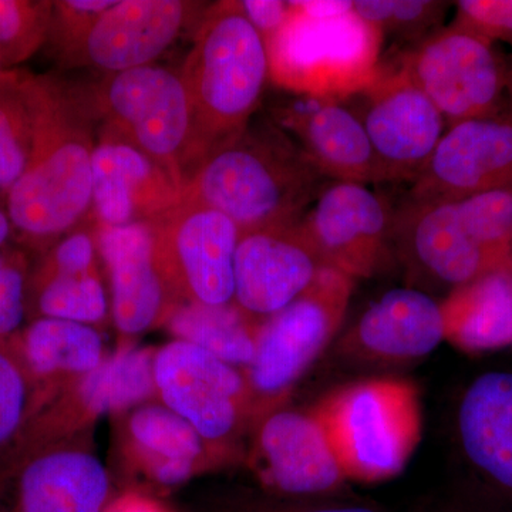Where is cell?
Returning a JSON list of instances; mask_svg holds the SVG:
<instances>
[{
    "mask_svg": "<svg viewBox=\"0 0 512 512\" xmlns=\"http://www.w3.org/2000/svg\"><path fill=\"white\" fill-rule=\"evenodd\" d=\"M505 93H507V106L512 114V56L507 59V77H505Z\"/></svg>",
    "mask_w": 512,
    "mask_h": 512,
    "instance_id": "cell-45",
    "label": "cell"
},
{
    "mask_svg": "<svg viewBox=\"0 0 512 512\" xmlns=\"http://www.w3.org/2000/svg\"><path fill=\"white\" fill-rule=\"evenodd\" d=\"M353 285L355 279L326 266L308 291L259 323L254 360L244 373L251 407L272 410L318 359L342 325Z\"/></svg>",
    "mask_w": 512,
    "mask_h": 512,
    "instance_id": "cell-7",
    "label": "cell"
},
{
    "mask_svg": "<svg viewBox=\"0 0 512 512\" xmlns=\"http://www.w3.org/2000/svg\"><path fill=\"white\" fill-rule=\"evenodd\" d=\"M29 288L35 295L39 318L94 325L107 316L109 305L99 271L33 279Z\"/></svg>",
    "mask_w": 512,
    "mask_h": 512,
    "instance_id": "cell-29",
    "label": "cell"
},
{
    "mask_svg": "<svg viewBox=\"0 0 512 512\" xmlns=\"http://www.w3.org/2000/svg\"><path fill=\"white\" fill-rule=\"evenodd\" d=\"M348 480L399 476L421 437L419 393L399 379H367L329 394L315 407Z\"/></svg>",
    "mask_w": 512,
    "mask_h": 512,
    "instance_id": "cell-4",
    "label": "cell"
},
{
    "mask_svg": "<svg viewBox=\"0 0 512 512\" xmlns=\"http://www.w3.org/2000/svg\"><path fill=\"white\" fill-rule=\"evenodd\" d=\"M35 394V382L12 343L0 340V453L28 426Z\"/></svg>",
    "mask_w": 512,
    "mask_h": 512,
    "instance_id": "cell-34",
    "label": "cell"
},
{
    "mask_svg": "<svg viewBox=\"0 0 512 512\" xmlns=\"http://www.w3.org/2000/svg\"><path fill=\"white\" fill-rule=\"evenodd\" d=\"M292 5L316 19L338 18L353 12V2L350 0H296Z\"/></svg>",
    "mask_w": 512,
    "mask_h": 512,
    "instance_id": "cell-42",
    "label": "cell"
},
{
    "mask_svg": "<svg viewBox=\"0 0 512 512\" xmlns=\"http://www.w3.org/2000/svg\"><path fill=\"white\" fill-rule=\"evenodd\" d=\"M116 0H57L53 2L52 22L46 47L60 66H66L94 22Z\"/></svg>",
    "mask_w": 512,
    "mask_h": 512,
    "instance_id": "cell-35",
    "label": "cell"
},
{
    "mask_svg": "<svg viewBox=\"0 0 512 512\" xmlns=\"http://www.w3.org/2000/svg\"><path fill=\"white\" fill-rule=\"evenodd\" d=\"M33 382L89 375L104 360L100 333L69 320L37 318L12 342Z\"/></svg>",
    "mask_w": 512,
    "mask_h": 512,
    "instance_id": "cell-25",
    "label": "cell"
},
{
    "mask_svg": "<svg viewBox=\"0 0 512 512\" xmlns=\"http://www.w3.org/2000/svg\"><path fill=\"white\" fill-rule=\"evenodd\" d=\"M393 251L420 286L453 291L495 269L464 228L456 201L417 200L409 195L394 208Z\"/></svg>",
    "mask_w": 512,
    "mask_h": 512,
    "instance_id": "cell-15",
    "label": "cell"
},
{
    "mask_svg": "<svg viewBox=\"0 0 512 512\" xmlns=\"http://www.w3.org/2000/svg\"><path fill=\"white\" fill-rule=\"evenodd\" d=\"M262 417L254 466L272 493L284 498L342 494L349 480L315 410L272 409Z\"/></svg>",
    "mask_w": 512,
    "mask_h": 512,
    "instance_id": "cell-13",
    "label": "cell"
},
{
    "mask_svg": "<svg viewBox=\"0 0 512 512\" xmlns=\"http://www.w3.org/2000/svg\"><path fill=\"white\" fill-rule=\"evenodd\" d=\"M92 191L99 227L151 222L183 200V188L163 165L106 124L94 147Z\"/></svg>",
    "mask_w": 512,
    "mask_h": 512,
    "instance_id": "cell-17",
    "label": "cell"
},
{
    "mask_svg": "<svg viewBox=\"0 0 512 512\" xmlns=\"http://www.w3.org/2000/svg\"><path fill=\"white\" fill-rule=\"evenodd\" d=\"M278 110V124L329 181L383 183L365 127L342 100L295 96Z\"/></svg>",
    "mask_w": 512,
    "mask_h": 512,
    "instance_id": "cell-20",
    "label": "cell"
},
{
    "mask_svg": "<svg viewBox=\"0 0 512 512\" xmlns=\"http://www.w3.org/2000/svg\"><path fill=\"white\" fill-rule=\"evenodd\" d=\"M150 224L161 268L180 301L207 306L234 303L241 231L231 218L183 198Z\"/></svg>",
    "mask_w": 512,
    "mask_h": 512,
    "instance_id": "cell-10",
    "label": "cell"
},
{
    "mask_svg": "<svg viewBox=\"0 0 512 512\" xmlns=\"http://www.w3.org/2000/svg\"><path fill=\"white\" fill-rule=\"evenodd\" d=\"M10 73H12V72H3V70H0V82H3V80H5L6 77H8Z\"/></svg>",
    "mask_w": 512,
    "mask_h": 512,
    "instance_id": "cell-46",
    "label": "cell"
},
{
    "mask_svg": "<svg viewBox=\"0 0 512 512\" xmlns=\"http://www.w3.org/2000/svg\"><path fill=\"white\" fill-rule=\"evenodd\" d=\"M106 512H165L154 501L137 494H127L109 505Z\"/></svg>",
    "mask_w": 512,
    "mask_h": 512,
    "instance_id": "cell-43",
    "label": "cell"
},
{
    "mask_svg": "<svg viewBox=\"0 0 512 512\" xmlns=\"http://www.w3.org/2000/svg\"><path fill=\"white\" fill-rule=\"evenodd\" d=\"M128 433L147 476L165 487L183 484L195 473L207 444L164 404L137 407L128 420Z\"/></svg>",
    "mask_w": 512,
    "mask_h": 512,
    "instance_id": "cell-26",
    "label": "cell"
},
{
    "mask_svg": "<svg viewBox=\"0 0 512 512\" xmlns=\"http://www.w3.org/2000/svg\"><path fill=\"white\" fill-rule=\"evenodd\" d=\"M457 439L487 494L512 511V372L471 382L458 404Z\"/></svg>",
    "mask_w": 512,
    "mask_h": 512,
    "instance_id": "cell-21",
    "label": "cell"
},
{
    "mask_svg": "<svg viewBox=\"0 0 512 512\" xmlns=\"http://www.w3.org/2000/svg\"><path fill=\"white\" fill-rule=\"evenodd\" d=\"M431 512H512L490 495L481 497H457L440 504Z\"/></svg>",
    "mask_w": 512,
    "mask_h": 512,
    "instance_id": "cell-41",
    "label": "cell"
},
{
    "mask_svg": "<svg viewBox=\"0 0 512 512\" xmlns=\"http://www.w3.org/2000/svg\"><path fill=\"white\" fill-rule=\"evenodd\" d=\"M446 340L441 303L416 288H397L373 302L348 330L342 348L376 363L421 359Z\"/></svg>",
    "mask_w": 512,
    "mask_h": 512,
    "instance_id": "cell-22",
    "label": "cell"
},
{
    "mask_svg": "<svg viewBox=\"0 0 512 512\" xmlns=\"http://www.w3.org/2000/svg\"><path fill=\"white\" fill-rule=\"evenodd\" d=\"M512 187V114L508 106L490 116L447 127L414 180L410 197L458 201Z\"/></svg>",
    "mask_w": 512,
    "mask_h": 512,
    "instance_id": "cell-14",
    "label": "cell"
},
{
    "mask_svg": "<svg viewBox=\"0 0 512 512\" xmlns=\"http://www.w3.org/2000/svg\"><path fill=\"white\" fill-rule=\"evenodd\" d=\"M26 312V262L19 252H0V340L18 335Z\"/></svg>",
    "mask_w": 512,
    "mask_h": 512,
    "instance_id": "cell-37",
    "label": "cell"
},
{
    "mask_svg": "<svg viewBox=\"0 0 512 512\" xmlns=\"http://www.w3.org/2000/svg\"><path fill=\"white\" fill-rule=\"evenodd\" d=\"M167 322L175 338L207 350L228 365L247 369L254 360L259 325L234 303L224 306L181 303Z\"/></svg>",
    "mask_w": 512,
    "mask_h": 512,
    "instance_id": "cell-27",
    "label": "cell"
},
{
    "mask_svg": "<svg viewBox=\"0 0 512 512\" xmlns=\"http://www.w3.org/2000/svg\"><path fill=\"white\" fill-rule=\"evenodd\" d=\"M109 495L99 458L76 448L40 451L19 477V512H106Z\"/></svg>",
    "mask_w": 512,
    "mask_h": 512,
    "instance_id": "cell-23",
    "label": "cell"
},
{
    "mask_svg": "<svg viewBox=\"0 0 512 512\" xmlns=\"http://www.w3.org/2000/svg\"><path fill=\"white\" fill-rule=\"evenodd\" d=\"M101 124L119 131L185 188L210 150L180 73L138 67L90 87Z\"/></svg>",
    "mask_w": 512,
    "mask_h": 512,
    "instance_id": "cell-5",
    "label": "cell"
},
{
    "mask_svg": "<svg viewBox=\"0 0 512 512\" xmlns=\"http://www.w3.org/2000/svg\"><path fill=\"white\" fill-rule=\"evenodd\" d=\"M13 237L12 222H10L5 201L0 200V247L6 244Z\"/></svg>",
    "mask_w": 512,
    "mask_h": 512,
    "instance_id": "cell-44",
    "label": "cell"
},
{
    "mask_svg": "<svg viewBox=\"0 0 512 512\" xmlns=\"http://www.w3.org/2000/svg\"><path fill=\"white\" fill-rule=\"evenodd\" d=\"M266 43L269 77L295 96L346 100L375 80L383 33L355 12L316 19L295 8Z\"/></svg>",
    "mask_w": 512,
    "mask_h": 512,
    "instance_id": "cell-6",
    "label": "cell"
},
{
    "mask_svg": "<svg viewBox=\"0 0 512 512\" xmlns=\"http://www.w3.org/2000/svg\"><path fill=\"white\" fill-rule=\"evenodd\" d=\"M241 8L256 32L264 39L265 45L284 28L291 13L289 2L282 0H245L241 2Z\"/></svg>",
    "mask_w": 512,
    "mask_h": 512,
    "instance_id": "cell-40",
    "label": "cell"
},
{
    "mask_svg": "<svg viewBox=\"0 0 512 512\" xmlns=\"http://www.w3.org/2000/svg\"><path fill=\"white\" fill-rule=\"evenodd\" d=\"M393 217L389 202L366 185L329 181L299 227L323 264L356 281L393 256Z\"/></svg>",
    "mask_w": 512,
    "mask_h": 512,
    "instance_id": "cell-11",
    "label": "cell"
},
{
    "mask_svg": "<svg viewBox=\"0 0 512 512\" xmlns=\"http://www.w3.org/2000/svg\"><path fill=\"white\" fill-rule=\"evenodd\" d=\"M229 512H386L370 501L333 495L323 498H278L239 504Z\"/></svg>",
    "mask_w": 512,
    "mask_h": 512,
    "instance_id": "cell-39",
    "label": "cell"
},
{
    "mask_svg": "<svg viewBox=\"0 0 512 512\" xmlns=\"http://www.w3.org/2000/svg\"><path fill=\"white\" fill-rule=\"evenodd\" d=\"M52 13L50 0H0V70L13 72L45 47Z\"/></svg>",
    "mask_w": 512,
    "mask_h": 512,
    "instance_id": "cell-32",
    "label": "cell"
},
{
    "mask_svg": "<svg viewBox=\"0 0 512 512\" xmlns=\"http://www.w3.org/2000/svg\"><path fill=\"white\" fill-rule=\"evenodd\" d=\"M448 3L436 0H357L353 12L363 22L409 43L440 28Z\"/></svg>",
    "mask_w": 512,
    "mask_h": 512,
    "instance_id": "cell-33",
    "label": "cell"
},
{
    "mask_svg": "<svg viewBox=\"0 0 512 512\" xmlns=\"http://www.w3.org/2000/svg\"><path fill=\"white\" fill-rule=\"evenodd\" d=\"M154 383L164 406L210 444L227 443L251 410L244 373L184 340L154 355Z\"/></svg>",
    "mask_w": 512,
    "mask_h": 512,
    "instance_id": "cell-12",
    "label": "cell"
},
{
    "mask_svg": "<svg viewBox=\"0 0 512 512\" xmlns=\"http://www.w3.org/2000/svg\"><path fill=\"white\" fill-rule=\"evenodd\" d=\"M180 76L210 153L248 126L264 94L269 59L241 2H218L204 12Z\"/></svg>",
    "mask_w": 512,
    "mask_h": 512,
    "instance_id": "cell-3",
    "label": "cell"
},
{
    "mask_svg": "<svg viewBox=\"0 0 512 512\" xmlns=\"http://www.w3.org/2000/svg\"><path fill=\"white\" fill-rule=\"evenodd\" d=\"M323 268L299 222L241 232L234 305L259 325L308 291Z\"/></svg>",
    "mask_w": 512,
    "mask_h": 512,
    "instance_id": "cell-16",
    "label": "cell"
},
{
    "mask_svg": "<svg viewBox=\"0 0 512 512\" xmlns=\"http://www.w3.org/2000/svg\"><path fill=\"white\" fill-rule=\"evenodd\" d=\"M156 392L154 353L124 346L104 359L89 375L80 377V404L87 413H116L143 403Z\"/></svg>",
    "mask_w": 512,
    "mask_h": 512,
    "instance_id": "cell-28",
    "label": "cell"
},
{
    "mask_svg": "<svg viewBox=\"0 0 512 512\" xmlns=\"http://www.w3.org/2000/svg\"><path fill=\"white\" fill-rule=\"evenodd\" d=\"M453 23L490 42L512 46V0H461Z\"/></svg>",
    "mask_w": 512,
    "mask_h": 512,
    "instance_id": "cell-38",
    "label": "cell"
},
{
    "mask_svg": "<svg viewBox=\"0 0 512 512\" xmlns=\"http://www.w3.org/2000/svg\"><path fill=\"white\" fill-rule=\"evenodd\" d=\"M511 261H512V238H511Z\"/></svg>",
    "mask_w": 512,
    "mask_h": 512,
    "instance_id": "cell-47",
    "label": "cell"
},
{
    "mask_svg": "<svg viewBox=\"0 0 512 512\" xmlns=\"http://www.w3.org/2000/svg\"><path fill=\"white\" fill-rule=\"evenodd\" d=\"M446 340L466 352L512 345V261L448 292L441 302Z\"/></svg>",
    "mask_w": 512,
    "mask_h": 512,
    "instance_id": "cell-24",
    "label": "cell"
},
{
    "mask_svg": "<svg viewBox=\"0 0 512 512\" xmlns=\"http://www.w3.org/2000/svg\"><path fill=\"white\" fill-rule=\"evenodd\" d=\"M32 119L28 167L6 197L13 235L49 249L93 214L92 164L100 117L90 87L20 72Z\"/></svg>",
    "mask_w": 512,
    "mask_h": 512,
    "instance_id": "cell-1",
    "label": "cell"
},
{
    "mask_svg": "<svg viewBox=\"0 0 512 512\" xmlns=\"http://www.w3.org/2000/svg\"><path fill=\"white\" fill-rule=\"evenodd\" d=\"M456 204L464 228L494 268L510 262L512 187L470 195Z\"/></svg>",
    "mask_w": 512,
    "mask_h": 512,
    "instance_id": "cell-31",
    "label": "cell"
},
{
    "mask_svg": "<svg viewBox=\"0 0 512 512\" xmlns=\"http://www.w3.org/2000/svg\"><path fill=\"white\" fill-rule=\"evenodd\" d=\"M394 63L437 107L447 127L507 106V59L493 42L456 23L409 43Z\"/></svg>",
    "mask_w": 512,
    "mask_h": 512,
    "instance_id": "cell-8",
    "label": "cell"
},
{
    "mask_svg": "<svg viewBox=\"0 0 512 512\" xmlns=\"http://www.w3.org/2000/svg\"><path fill=\"white\" fill-rule=\"evenodd\" d=\"M97 248L109 272L117 329L134 336L167 322L180 306V298L161 268L150 222L97 225Z\"/></svg>",
    "mask_w": 512,
    "mask_h": 512,
    "instance_id": "cell-18",
    "label": "cell"
},
{
    "mask_svg": "<svg viewBox=\"0 0 512 512\" xmlns=\"http://www.w3.org/2000/svg\"><path fill=\"white\" fill-rule=\"evenodd\" d=\"M97 224L87 220L79 228L47 249L42 265L35 278L42 279L53 275H83L97 271Z\"/></svg>",
    "mask_w": 512,
    "mask_h": 512,
    "instance_id": "cell-36",
    "label": "cell"
},
{
    "mask_svg": "<svg viewBox=\"0 0 512 512\" xmlns=\"http://www.w3.org/2000/svg\"><path fill=\"white\" fill-rule=\"evenodd\" d=\"M32 119L20 87V72L13 70L0 82V200L28 167L32 151Z\"/></svg>",
    "mask_w": 512,
    "mask_h": 512,
    "instance_id": "cell-30",
    "label": "cell"
},
{
    "mask_svg": "<svg viewBox=\"0 0 512 512\" xmlns=\"http://www.w3.org/2000/svg\"><path fill=\"white\" fill-rule=\"evenodd\" d=\"M328 183L278 124L251 120L202 161L183 198L222 212L247 232L301 221Z\"/></svg>",
    "mask_w": 512,
    "mask_h": 512,
    "instance_id": "cell-2",
    "label": "cell"
},
{
    "mask_svg": "<svg viewBox=\"0 0 512 512\" xmlns=\"http://www.w3.org/2000/svg\"><path fill=\"white\" fill-rule=\"evenodd\" d=\"M198 5L181 0L114 2L64 67L90 66L114 74L150 66L181 35Z\"/></svg>",
    "mask_w": 512,
    "mask_h": 512,
    "instance_id": "cell-19",
    "label": "cell"
},
{
    "mask_svg": "<svg viewBox=\"0 0 512 512\" xmlns=\"http://www.w3.org/2000/svg\"><path fill=\"white\" fill-rule=\"evenodd\" d=\"M343 101L365 127L383 183L413 184L447 130L437 107L394 62H380L375 80Z\"/></svg>",
    "mask_w": 512,
    "mask_h": 512,
    "instance_id": "cell-9",
    "label": "cell"
}]
</instances>
